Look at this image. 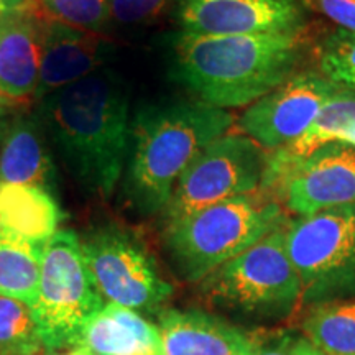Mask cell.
Returning <instances> with one entry per match:
<instances>
[{"instance_id":"10","label":"cell","mask_w":355,"mask_h":355,"mask_svg":"<svg viewBox=\"0 0 355 355\" xmlns=\"http://www.w3.org/2000/svg\"><path fill=\"white\" fill-rule=\"evenodd\" d=\"M322 74L298 73L286 83L250 104L239 119L243 135L268 150H278L300 139L322 105L339 91Z\"/></svg>"},{"instance_id":"8","label":"cell","mask_w":355,"mask_h":355,"mask_svg":"<svg viewBox=\"0 0 355 355\" xmlns=\"http://www.w3.org/2000/svg\"><path fill=\"white\" fill-rule=\"evenodd\" d=\"M265 148L242 133H225L186 168L165 207L166 224L225 199L261 189Z\"/></svg>"},{"instance_id":"1","label":"cell","mask_w":355,"mask_h":355,"mask_svg":"<svg viewBox=\"0 0 355 355\" xmlns=\"http://www.w3.org/2000/svg\"><path fill=\"white\" fill-rule=\"evenodd\" d=\"M37 105L38 119L71 176L89 193L112 196L130 152L132 122L122 83L99 69Z\"/></svg>"},{"instance_id":"12","label":"cell","mask_w":355,"mask_h":355,"mask_svg":"<svg viewBox=\"0 0 355 355\" xmlns=\"http://www.w3.org/2000/svg\"><path fill=\"white\" fill-rule=\"evenodd\" d=\"M298 217L355 202V148L329 144L313 153L279 186Z\"/></svg>"},{"instance_id":"28","label":"cell","mask_w":355,"mask_h":355,"mask_svg":"<svg viewBox=\"0 0 355 355\" xmlns=\"http://www.w3.org/2000/svg\"><path fill=\"white\" fill-rule=\"evenodd\" d=\"M19 13H35L40 15L37 0H0V21Z\"/></svg>"},{"instance_id":"20","label":"cell","mask_w":355,"mask_h":355,"mask_svg":"<svg viewBox=\"0 0 355 355\" xmlns=\"http://www.w3.org/2000/svg\"><path fill=\"white\" fill-rule=\"evenodd\" d=\"M43 245L0 229V295L32 308L38 296Z\"/></svg>"},{"instance_id":"27","label":"cell","mask_w":355,"mask_h":355,"mask_svg":"<svg viewBox=\"0 0 355 355\" xmlns=\"http://www.w3.org/2000/svg\"><path fill=\"white\" fill-rule=\"evenodd\" d=\"M314 8L339 25L355 33V0H309Z\"/></svg>"},{"instance_id":"6","label":"cell","mask_w":355,"mask_h":355,"mask_svg":"<svg viewBox=\"0 0 355 355\" xmlns=\"http://www.w3.org/2000/svg\"><path fill=\"white\" fill-rule=\"evenodd\" d=\"M104 308L92 282L81 239L61 229L43 245L38 296L32 306L46 352L74 347Z\"/></svg>"},{"instance_id":"17","label":"cell","mask_w":355,"mask_h":355,"mask_svg":"<svg viewBox=\"0 0 355 355\" xmlns=\"http://www.w3.org/2000/svg\"><path fill=\"white\" fill-rule=\"evenodd\" d=\"M50 144L38 115H17L0 125V183L51 191L58 176Z\"/></svg>"},{"instance_id":"19","label":"cell","mask_w":355,"mask_h":355,"mask_svg":"<svg viewBox=\"0 0 355 355\" xmlns=\"http://www.w3.org/2000/svg\"><path fill=\"white\" fill-rule=\"evenodd\" d=\"M63 212L51 191L0 183V229L44 245L58 232Z\"/></svg>"},{"instance_id":"5","label":"cell","mask_w":355,"mask_h":355,"mask_svg":"<svg viewBox=\"0 0 355 355\" xmlns=\"http://www.w3.org/2000/svg\"><path fill=\"white\" fill-rule=\"evenodd\" d=\"M207 300L259 322L285 321L303 300L300 275L288 255L285 225L234 257L201 282Z\"/></svg>"},{"instance_id":"7","label":"cell","mask_w":355,"mask_h":355,"mask_svg":"<svg viewBox=\"0 0 355 355\" xmlns=\"http://www.w3.org/2000/svg\"><path fill=\"white\" fill-rule=\"evenodd\" d=\"M285 239L303 288L301 304L355 298V202L298 217L285 225Z\"/></svg>"},{"instance_id":"9","label":"cell","mask_w":355,"mask_h":355,"mask_svg":"<svg viewBox=\"0 0 355 355\" xmlns=\"http://www.w3.org/2000/svg\"><path fill=\"white\" fill-rule=\"evenodd\" d=\"M92 282L110 304L155 313L173 295L153 257L135 235L115 225L89 234L81 242Z\"/></svg>"},{"instance_id":"16","label":"cell","mask_w":355,"mask_h":355,"mask_svg":"<svg viewBox=\"0 0 355 355\" xmlns=\"http://www.w3.org/2000/svg\"><path fill=\"white\" fill-rule=\"evenodd\" d=\"M337 141L355 148V94L344 87L322 105L316 119L300 139L268 155L261 189L279 188L311 155L324 145Z\"/></svg>"},{"instance_id":"11","label":"cell","mask_w":355,"mask_h":355,"mask_svg":"<svg viewBox=\"0 0 355 355\" xmlns=\"http://www.w3.org/2000/svg\"><path fill=\"white\" fill-rule=\"evenodd\" d=\"M176 20L198 37H301L306 24L300 0H176Z\"/></svg>"},{"instance_id":"14","label":"cell","mask_w":355,"mask_h":355,"mask_svg":"<svg viewBox=\"0 0 355 355\" xmlns=\"http://www.w3.org/2000/svg\"><path fill=\"white\" fill-rule=\"evenodd\" d=\"M163 355H252L259 334L202 309H162Z\"/></svg>"},{"instance_id":"23","label":"cell","mask_w":355,"mask_h":355,"mask_svg":"<svg viewBox=\"0 0 355 355\" xmlns=\"http://www.w3.org/2000/svg\"><path fill=\"white\" fill-rule=\"evenodd\" d=\"M42 17L76 26L92 33H104L112 24L107 0H37Z\"/></svg>"},{"instance_id":"18","label":"cell","mask_w":355,"mask_h":355,"mask_svg":"<svg viewBox=\"0 0 355 355\" xmlns=\"http://www.w3.org/2000/svg\"><path fill=\"white\" fill-rule=\"evenodd\" d=\"M94 355H163L157 324L139 311L105 304L79 343Z\"/></svg>"},{"instance_id":"29","label":"cell","mask_w":355,"mask_h":355,"mask_svg":"<svg viewBox=\"0 0 355 355\" xmlns=\"http://www.w3.org/2000/svg\"><path fill=\"white\" fill-rule=\"evenodd\" d=\"M60 355H94L89 350L87 347H84V345H74V347H71V350H68L66 354H60Z\"/></svg>"},{"instance_id":"21","label":"cell","mask_w":355,"mask_h":355,"mask_svg":"<svg viewBox=\"0 0 355 355\" xmlns=\"http://www.w3.org/2000/svg\"><path fill=\"white\" fill-rule=\"evenodd\" d=\"M301 334L324 355H355V298L311 306Z\"/></svg>"},{"instance_id":"4","label":"cell","mask_w":355,"mask_h":355,"mask_svg":"<svg viewBox=\"0 0 355 355\" xmlns=\"http://www.w3.org/2000/svg\"><path fill=\"white\" fill-rule=\"evenodd\" d=\"M283 225L285 212L278 202L243 194L166 224L165 248L184 282L201 283Z\"/></svg>"},{"instance_id":"15","label":"cell","mask_w":355,"mask_h":355,"mask_svg":"<svg viewBox=\"0 0 355 355\" xmlns=\"http://www.w3.org/2000/svg\"><path fill=\"white\" fill-rule=\"evenodd\" d=\"M35 13L0 21V109L21 110L35 102L42 68V25Z\"/></svg>"},{"instance_id":"3","label":"cell","mask_w":355,"mask_h":355,"mask_svg":"<svg viewBox=\"0 0 355 355\" xmlns=\"http://www.w3.org/2000/svg\"><path fill=\"white\" fill-rule=\"evenodd\" d=\"M232 123L229 110L199 101L140 109L127 159L125 193L132 206L146 216L165 211L186 168Z\"/></svg>"},{"instance_id":"22","label":"cell","mask_w":355,"mask_h":355,"mask_svg":"<svg viewBox=\"0 0 355 355\" xmlns=\"http://www.w3.org/2000/svg\"><path fill=\"white\" fill-rule=\"evenodd\" d=\"M42 349L32 308L0 295V355H38Z\"/></svg>"},{"instance_id":"30","label":"cell","mask_w":355,"mask_h":355,"mask_svg":"<svg viewBox=\"0 0 355 355\" xmlns=\"http://www.w3.org/2000/svg\"><path fill=\"white\" fill-rule=\"evenodd\" d=\"M314 355H324V354H322V352H319V350L316 349V352H314Z\"/></svg>"},{"instance_id":"13","label":"cell","mask_w":355,"mask_h":355,"mask_svg":"<svg viewBox=\"0 0 355 355\" xmlns=\"http://www.w3.org/2000/svg\"><path fill=\"white\" fill-rule=\"evenodd\" d=\"M42 68L35 102L101 69L107 44L99 33L40 17Z\"/></svg>"},{"instance_id":"24","label":"cell","mask_w":355,"mask_h":355,"mask_svg":"<svg viewBox=\"0 0 355 355\" xmlns=\"http://www.w3.org/2000/svg\"><path fill=\"white\" fill-rule=\"evenodd\" d=\"M319 68L336 86L355 94V33L337 28L319 46Z\"/></svg>"},{"instance_id":"26","label":"cell","mask_w":355,"mask_h":355,"mask_svg":"<svg viewBox=\"0 0 355 355\" xmlns=\"http://www.w3.org/2000/svg\"><path fill=\"white\" fill-rule=\"evenodd\" d=\"M316 347L301 332L279 331L259 334V343L252 355H314Z\"/></svg>"},{"instance_id":"2","label":"cell","mask_w":355,"mask_h":355,"mask_svg":"<svg viewBox=\"0 0 355 355\" xmlns=\"http://www.w3.org/2000/svg\"><path fill=\"white\" fill-rule=\"evenodd\" d=\"M291 35L198 37L175 43V73L199 102L219 109L250 105L286 83L301 58Z\"/></svg>"},{"instance_id":"25","label":"cell","mask_w":355,"mask_h":355,"mask_svg":"<svg viewBox=\"0 0 355 355\" xmlns=\"http://www.w3.org/2000/svg\"><path fill=\"white\" fill-rule=\"evenodd\" d=\"M176 0H107L110 20L123 26L155 21Z\"/></svg>"}]
</instances>
